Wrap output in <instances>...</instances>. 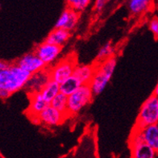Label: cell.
Here are the masks:
<instances>
[{"label": "cell", "instance_id": "cell-1", "mask_svg": "<svg viewBox=\"0 0 158 158\" xmlns=\"http://www.w3.org/2000/svg\"><path fill=\"white\" fill-rule=\"evenodd\" d=\"M31 75L15 62L0 69V98L5 100L15 92L24 89Z\"/></svg>", "mask_w": 158, "mask_h": 158}, {"label": "cell", "instance_id": "cell-2", "mask_svg": "<svg viewBox=\"0 0 158 158\" xmlns=\"http://www.w3.org/2000/svg\"><path fill=\"white\" fill-rule=\"evenodd\" d=\"M117 64L116 58L111 56L102 61H96V69L89 85L94 96L102 94L112 77Z\"/></svg>", "mask_w": 158, "mask_h": 158}, {"label": "cell", "instance_id": "cell-3", "mask_svg": "<svg viewBox=\"0 0 158 158\" xmlns=\"http://www.w3.org/2000/svg\"><path fill=\"white\" fill-rule=\"evenodd\" d=\"M158 123V97L153 94L142 104L134 128L140 130L143 127Z\"/></svg>", "mask_w": 158, "mask_h": 158}, {"label": "cell", "instance_id": "cell-4", "mask_svg": "<svg viewBox=\"0 0 158 158\" xmlns=\"http://www.w3.org/2000/svg\"><path fill=\"white\" fill-rule=\"evenodd\" d=\"M94 95L89 84H83L73 94L68 96L67 112L73 116L81 111L93 101Z\"/></svg>", "mask_w": 158, "mask_h": 158}, {"label": "cell", "instance_id": "cell-5", "mask_svg": "<svg viewBox=\"0 0 158 158\" xmlns=\"http://www.w3.org/2000/svg\"><path fill=\"white\" fill-rule=\"evenodd\" d=\"M129 147L133 158H154L158 155L156 150L143 140L138 129H133L129 140Z\"/></svg>", "mask_w": 158, "mask_h": 158}, {"label": "cell", "instance_id": "cell-6", "mask_svg": "<svg viewBox=\"0 0 158 158\" xmlns=\"http://www.w3.org/2000/svg\"><path fill=\"white\" fill-rule=\"evenodd\" d=\"M77 64V60L74 54H70L61 59L52 67H48L51 79L60 84L65 79L73 75Z\"/></svg>", "mask_w": 158, "mask_h": 158}, {"label": "cell", "instance_id": "cell-7", "mask_svg": "<svg viewBox=\"0 0 158 158\" xmlns=\"http://www.w3.org/2000/svg\"><path fill=\"white\" fill-rule=\"evenodd\" d=\"M68 117H69V115L67 113L61 112L50 104L38 115L39 124L48 127H57L62 124Z\"/></svg>", "mask_w": 158, "mask_h": 158}, {"label": "cell", "instance_id": "cell-8", "mask_svg": "<svg viewBox=\"0 0 158 158\" xmlns=\"http://www.w3.org/2000/svg\"><path fill=\"white\" fill-rule=\"evenodd\" d=\"M34 51L40 56V58L44 61L46 66L48 67L57 60L61 53L62 47L44 40L38 44Z\"/></svg>", "mask_w": 158, "mask_h": 158}, {"label": "cell", "instance_id": "cell-9", "mask_svg": "<svg viewBox=\"0 0 158 158\" xmlns=\"http://www.w3.org/2000/svg\"><path fill=\"white\" fill-rule=\"evenodd\" d=\"M51 80L49 68L46 67L45 69L32 73L28 79L24 89L28 94L40 92L44 87V85Z\"/></svg>", "mask_w": 158, "mask_h": 158}, {"label": "cell", "instance_id": "cell-10", "mask_svg": "<svg viewBox=\"0 0 158 158\" xmlns=\"http://www.w3.org/2000/svg\"><path fill=\"white\" fill-rule=\"evenodd\" d=\"M15 63L22 69L29 72L31 74L39 72L47 67L35 51L23 55L15 61Z\"/></svg>", "mask_w": 158, "mask_h": 158}, {"label": "cell", "instance_id": "cell-11", "mask_svg": "<svg viewBox=\"0 0 158 158\" xmlns=\"http://www.w3.org/2000/svg\"><path fill=\"white\" fill-rule=\"evenodd\" d=\"M79 19H80V13L67 6V8L63 10L56 20L55 27L63 28L72 31L78 23Z\"/></svg>", "mask_w": 158, "mask_h": 158}, {"label": "cell", "instance_id": "cell-12", "mask_svg": "<svg viewBox=\"0 0 158 158\" xmlns=\"http://www.w3.org/2000/svg\"><path fill=\"white\" fill-rule=\"evenodd\" d=\"M28 96H29L30 104L27 108V115L33 123H35V124H39L38 115L46 106L49 105V103H48L43 98L40 92L28 94Z\"/></svg>", "mask_w": 158, "mask_h": 158}, {"label": "cell", "instance_id": "cell-13", "mask_svg": "<svg viewBox=\"0 0 158 158\" xmlns=\"http://www.w3.org/2000/svg\"><path fill=\"white\" fill-rule=\"evenodd\" d=\"M96 69L94 64H77L73 71V75L79 79L81 84H89L94 77Z\"/></svg>", "mask_w": 158, "mask_h": 158}, {"label": "cell", "instance_id": "cell-14", "mask_svg": "<svg viewBox=\"0 0 158 158\" xmlns=\"http://www.w3.org/2000/svg\"><path fill=\"white\" fill-rule=\"evenodd\" d=\"M70 36L71 31L63 29V28L54 27L52 31H50L49 34H48L44 40L63 47L68 42Z\"/></svg>", "mask_w": 158, "mask_h": 158}, {"label": "cell", "instance_id": "cell-15", "mask_svg": "<svg viewBox=\"0 0 158 158\" xmlns=\"http://www.w3.org/2000/svg\"><path fill=\"white\" fill-rule=\"evenodd\" d=\"M139 131L143 140L158 152V123L147 126Z\"/></svg>", "mask_w": 158, "mask_h": 158}, {"label": "cell", "instance_id": "cell-16", "mask_svg": "<svg viewBox=\"0 0 158 158\" xmlns=\"http://www.w3.org/2000/svg\"><path fill=\"white\" fill-rule=\"evenodd\" d=\"M60 92V84L53 80H50L44 87L40 92L41 96L48 103L50 104L51 101L54 98L55 96Z\"/></svg>", "mask_w": 158, "mask_h": 158}, {"label": "cell", "instance_id": "cell-17", "mask_svg": "<svg viewBox=\"0 0 158 158\" xmlns=\"http://www.w3.org/2000/svg\"><path fill=\"white\" fill-rule=\"evenodd\" d=\"M81 85L82 84L79 81V79H77L74 75H72L60 84V92L69 96L76 91Z\"/></svg>", "mask_w": 158, "mask_h": 158}, {"label": "cell", "instance_id": "cell-18", "mask_svg": "<svg viewBox=\"0 0 158 158\" xmlns=\"http://www.w3.org/2000/svg\"><path fill=\"white\" fill-rule=\"evenodd\" d=\"M152 0H129L128 9L133 15H139L149 7Z\"/></svg>", "mask_w": 158, "mask_h": 158}, {"label": "cell", "instance_id": "cell-19", "mask_svg": "<svg viewBox=\"0 0 158 158\" xmlns=\"http://www.w3.org/2000/svg\"><path fill=\"white\" fill-rule=\"evenodd\" d=\"M50 105H52L53 107L57 109L61 112L67 113V105H68V96L63 94L61 92H59L54 97V98L51 101Z\"/></svg>", "mask_w": 158, "mask_h": 158}, {"label": "cell", "instance_id": "cell-20", "mask_svg": "<svg viewBox=\"0 0 158 158\" xmlns=\"http://www.w3.org/2000/svg\"><path fill=\"white\" fill-rule=\"evenodd\" d=\"M114 48L112 43L110 41L106 42L98 50V54L96 56V61H102L109 57L114 56Z\"/></svg>", "mask_w": 158, "mask_h": 158}, {"label": "cell", "instance_id": "cell-21", "mask_svg": "<svg viewBox=\"0 0 158 158\" xmlns=\"http://www.w3.org/2000/svg\"><path fill=\"white\" fill-rule=\"evenodd\" d=\"M92 0H65L68 7L81 13L87 8L91 3Z\"/></svg>", "mask_w": 158, "mask_h": 158}, {"label": "cell", "instance_id": "cell-22", "mask_svg": "<svg viewBox=\"0 0 158 158\" xmlns=\"http://www.w3.org/2000/svg\"><path fill=\"white\" fill-rule=\"evenodd\" d=\"M148 28L152 31L155 39H158V18L153 17L148 22Z\"/></svg>", "mask_w": 158, "mask_h": 158}, {"label": "cell", "instance_id": "cell-23", "mask_svg": "<svg viewBox=\"0 0 158 158\" xmlns=\"http://www.w3.org/2000/svg\"><path fill=\"white\" fill-rule=\"evenodd\" d=\"M107 2H108V0H95L94 5V10L97 12H100L104 8V6H106Z\"/></svg>", "mask_w": 158, "mask_h": 158}, {"label": "cell", "instance_id": "cell-24", "mask_svg": "<svg viewBox=\"0 0 158 158\" xmlns=\"http://www.w3.org/2000/svg\"><path fill=\"white\" fill-rule=\"evenodd\" d=\"M153 94L154 95H156V97H158V81H157V83H156V86H155V88H154Z\"/></svg>", "mask_w": 158, "mask_h": 158}, {"label": "cell", "instance_id": "cell-25", "mask_svg": "<svg viewBox=\"0 0 158 158\" xmlns=\"http://www.w3.org/2000/svg\"><path fill=\"white\" fill-rule=\"evenodd\" d=\"M157 153H158V152H157Z\"/></svg>", "mask_w": 158, "mask_h": 158}]
</instances>
